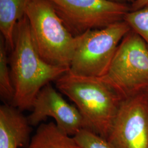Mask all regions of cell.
Masks as SVG:
<instances>
[{"mask_svg": "<svg viewBox=\"0 0 148 148\" xmlns=\"http://www.w3.org/2000/svg\"><path fill=\"white\" fill-rule=\"evenodd\" d=\"M11 52L8 60L14 88L11 105L21 111L32 110L40 90L69 69L50 65L41 57L25 16L16 25L14 47Z\"/></svg>", "mask_w": 148, "mask_h": 148, "instance_id": "obj_1", "label": "cell"}, {"mask_svg": "<svg viewBox=\"0 0 148 148\" xmlns=\"http://www.w3.org/2000/svg\"><path fill=\"white\" fill-rule=\"evenodd\" d=\"M55 82L58 90L75 104L86 129L107 139L123 101L116 91L101 78L69 70Z\"/></svg>", "mask_w": 148, "mask_h": 148, "instance_id": "obj_2", "label": "cell"}, {"mask_svg": "<svg viewBox=\"0 0 148 148\" xmlns=\"http://www.w3.org/2000/svg\"><path fill=\"white\" fill-rule=\"evenodd\" d=\"M37 52L48 64L69 69L78 42L48 0H29L25 10Z\"/></svg>", "mask_w": 148, "mask_h": 148, "instance_id": "obj_3", "label": "cell"}, {"mask_svg": "<svg viewBox=\"0 0 148 148\" xmlns=\"http://www.w3.org/2000/svg\"><path fill=\"white\" fill-rule=\"evenodd\" d=\"M123 99L148 89V47L132 30L117 48L108 71L100 77Z\"/></svg>", "mask_w": 148, "mask_h": 148, "instance_id": "obj_4", "label": "cell"}, {"mask_svg": "<svg viewBox=\"0 0 148 148\" xmlns=\"http://www.w3.org/2000/svg\"><path fill=\"white\" fill-rule=\"evenodd\" d=\"M131 30L125 21L77 36L69 71L86 77H103L108 71L120 43Z\"/></svg>", "mask_w": 148, "mask_h": 148, "instance_id": "obj_5", "label": "cell"}, {"mask_svg": "<svg viewBox=\"0 0 148 148\" xmlns=\"http://www.w3.org/2000/svg\"><path fill=\"white\" fill-rule=\"evenodd\" d=\"M74 36L122 21L131 5L108 0H48Z\"/></svg>", "mask_w": 148, "mask_h": 148, "instance_id": "obj_6", "label": "cell"}, {"mask_svg": "<svg viewBox=\"0 0 148 148\" xmlns=\"http://www.w3.org/2000/svg\"><path fill=\"white\" fill-rule=\"evenodd\" d=\"M107 140L117 148H148V99L144 93L122 101Z\"/></svg>", "mask_w": 148, "mask_h": 148, "instance_id": "obj_7", "label": "cell"}, {"mask_svg": "<svg viewBox=\"0 0 148 148\" xmlns=\"http://www.w3.org/2000/svg\"><path fill=\"white\" fill-rule=\"evenodd\" d=\"M32 112L27 117L32 126H36L48 117L53 118L64 132L74 136L86 129L84 120L78 109L70 104L54 89L51 83L45 86L37 94L32 106Z\"/></svg>", "mask_w": 148, "mask_h": 148, "instance_id": "obj_8", "label": "cell"}, {"mask_svg": "<svg viewBox=\"0 0 148 148\" xmlns=\"http://www.w3.org/2000/svg\"><path fill=\"white\" fill-rule=\"evenodd\" d=\"M32 126L21 111L11 104L0 106V148H27Z\"/></svg>", "mask_w": 148, "mask_h": 148, "instance_id": "obj_9", "label": "cell"}, {"mask_svg": "<svg viewBox=\"0 0 148 148\" xmlns=\"http://www.w3.org/2000/svg\"><path fill=\"white\" fill-rule=\"evenodd\" d=\"M25 148H81L74 137L64 132L53 122L41 123Z\"/></svg>", "mask_w": 148, "mask_h": 148, "instance_id": "obj_10", "label": "cell"}, {"mask_svg": "<svg viewBox=\"0 0 148 148\" xmlns=\"http://www.w3.org/2000/svg\"><path fill=\"white\" fill-rule=\"evenodd\" d=\"M29 0H0V32L8 50L14 47V33L16 24L25 16Z\"/></svg>", "mask_w": 148, "mask_h": 148, "instance_id": "obj_11", "label": "cell"}, {"mask_svg": "<svg viewBox=\"0 0 148 148\" xmlns=\"http://www.w3.org/2000/svg\"><path fill=\"white\" fill-rule=\"evenodd\" d=\"M7 51L5 40L0 35V96L5 104H12L14 98V88Z\"/></svg>", "mask_w": 148, "mask_h": 148, "instance_id": "obj_12", "label": "cell"}, {"mask_svg": "<svg viewBox=\"0 0 148 148\" xmlns=\"http://www.w3.org/2000/svg\"><path fill=\"white\" fill-rule=\"evenodd\" d=\"M123 21L142 38L148 47V4L137 10L130 11Z\"/></svg>", "mask_w": 148, "mask_h": 148, "instance_id": "obj_13", "label": "cell"}, {"mask_svg": "<svg viewBox=\"0 0 148 148\" xmlns=\"http://www.w3.org/2000/svg\"><path fill=\"white\" fill-rule=\"evenodd\" d=\"M81 148H117L104 138L87 129H82L74 136Z\"/></svg>", "mask_w": 148, "mask_h": 148, "instance_id": "obj_14", "label": "cell"}, {"mask_svg": "<svg viewBox=\"0 0 148 148\" xmlns=\"http://www.w3.org/2000/svg\"><path fill=\"white\" fill-rule=\"evenodd\" d=\"M148 4V0H136L131 5V11H136Z\"/></svg>", "mask_w": 148, "mask_h": 148, "instance_id": "obj_15", "label": "cell"}, {"mask_svg": "<svg viewBox=\"0 0 148 148\" xmlns=\"http://www.w3.org/2000/svg\"><path fill=\"white\" fill-rule=\"evenodd\" d=\"M112 2H118V3H126L128 4V3H131V4L133 2H134L136 0H108Z\"/></svg>", "mask_w": 148, "mask_h": 148, "instance_id": "obj_16", "label": "cell"}, {"mask_svg": "<svg viewBox=\"0 0 148 148\" xmlns=\"http://www.w3.org/2000/svg\"><path fill=\"white\" fill-rule=\"evenodd\" d=\"M144 93L147 96V98L148 99V90H146L144 92Z\"/></svg>", "mask_w": 148, "mask_h": 148, "instance_id": "obj_17", "label": "cell"}]
</instances>
